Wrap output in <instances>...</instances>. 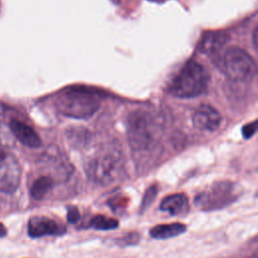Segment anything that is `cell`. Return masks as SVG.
<instances>
[{
  "label": "cell",
  "instance_id": "obj_1",
  "mask_svg": "<svg viewBox=\"0 0 258 258\" xmlns=\"http://www.w3.org/2000/svg\"><path fill=\"white\" fill-rule=\"evenodd\" d=\"M55 104L62 115L86 119L97 112L100 106V98L96 92L76 87L60 92L56 97Z\"/></svg>",
  "mask_w": 258,
  "mask_h": 258
},
{
  "label": "cell",
  "instance_id": "obj_2",
  "mask_svg": "<svg viewBox=\"0 0 258 258\" xmlns=\"http://www.w3.org/2000/svg\"><path fill=\"white\" fill-rule=\"evenodd\" d=\"M209 85V75L206 69L197 61H188L170 86V93L182 99L195 98L204 94Z\"/></svg>",
  "mask_w": 258,
  "mask_h": 258
},
{
  "label": "cell",
  "instance_id": "obj_3",
  "mask_svg": "<svg viewBox=\"0 0 258 258\" xmlns=\"http://www.w3.org/2000/svg\"><path fill=\"white\" fill-rule=\"evenodd\" d=\"M157 132L158 126L148 113L136 111L128 117L127 136L133 150L145 151L152 149L157 140Z\"/></svg>",
  "mask_w": 258,
  "mask_h": 258
},
{
  "label": "cell",
  "instance_id": "obj_4",
  "mask_svg": "<svg viewBox=\"0 0 258 258\" xmlns=\"http://www.w3.org/2000/svg\"><path fill=\"white\" fill-rule=\"evenodd\" d=\"M242 189L230 180L214 182L195 198V205L202 211L222 210L235 203L241 196Z\"/></svg>",
  "mask_w": 258,
  "mask_h": 258
},
{
  "label": "cell",
  "instance_id": "obj_5",
  "mask_svg": "<svg viewBox=\"0 0 258 258\" xmlns=\"http://www.w3.org/2000/svg\"><path fill=\"white\" fill-rule=\"evenodd\" d=\"M122 165V153L115 147L110 146L102 149L96 156L91 158L85 165L87 175L99 183H109Z\"/></svg>",
  "mask_w": 258,
  "mask_h": 258
},
{
  "label": "cell",
  "instance_id": "obj_6",
  "mask_svg": "<svg viewBox=\"0 0 258 258\" xmlns=\"http://www.w3.org/2000/svg\"><path fill=\"white\" fill-rule=\"evenodd\" d=\"M222 68L225 75L235 82H246L252 79L256 72L253 58L242 48L229 47L222 59Z\"/></svg>",
  "mask_w": 258,
  "mask_h": 258
},
{
  "label": "cell",
  "instance_id": "obj_7",
  "mask_svg": "<svg viewBox=\"0 0 258 258\" xmlns=\"http://www.w3.org/2000/svg\"><path fill=\"white\" fill-rule=\"evenodd\" d=\"M21 180V166L17 158L6 148L0 147V191L13 194Z\"/></svg>",
  "mask_w": 258,
  "mask_h": 258
},
{
  "label": "cell",
  "instance_id": "obj_8",
  "mask_svg": "<svg viewBox=\"0 0 258 258\" xmlns=\"http://www.w3.org/2000/svg\"><path fill=\"white\" fill-rule=\"evenodd\" d=\"M67 232V227L60 222L44 217H31L27 223V233L31 238L44 236H60Z\"/></svg>",
  "mask_w": 258,
  "mask_h": 258
},
{
  "label": "cell",
  "instance_id": "obj_9",
  "mask_svg": "<svg viewBox=\"0 0 258 258\" xmlns=\"http://www.w3.org/2000/svg\"><path fill=\"white\" fill-rule=\"evenodd\" d=\"M221 122L219 112L210 105L200 106L194 113L192 123L196 128L203 131L216 130Z\"/></svg>",
  "mask_w": 258,
  "mask_h": 258
},
{
  "label": "cell",
  "instance_id": "obj_10",
  "mask_svg": "<svg viewBox=\"0 0 258 258\" xmlns=\"http://www.w3.org/2000/svg\"><path fill=\"white\" fill-rule=\"evenodd\" d=\"M9 128L15 139L19 140L25 146L31 148H37L41 145V140L38 134L25 123L13 119L9 123Z\"/></svg>",
  "mask_w": 258,
  "mask_h": 258
},
{
  "label": "cell",
  "instance_id": "obj_11",
  "mask_svg": "<svg viewBox=\"0 0 258 258\" xmlns=\"http://www.w3.org/2000/svg\"><path fill=\"white\" fill-rule=\"evenodd\" d=\"M159 208L171 216H184L189 211V203L184 194H172L161 201Z\"/></svg>",
  "mask_w": 258,
  "mask_h": 258
},
{
  "label": "cell",
  "instance_id": "obj_12",
  "mask_svg": "<svg viewBox=\"0 0 258 258\" xmlns=\"http://www.w3.org/2000/svg\"><path fill=\"white\" fill-rule=\"evenodd\" d=\"M186 231V226L182 223L159 224L150 229L149 234L152 238L157 240H165L181 235Z\"/></svg>",
  "mask_w": 258,
  "mask_h": 258
},
{
  "label": "cell",
  "instance_id": "obj_13",
  "mask_svg": "<svg viewBox=\"0 0 258 258\" xmlns=\"http://www.w3.org/2000/svg\"><path fill=\"white\" fill-rule=\"evenodd\" d=\"M228 38V35L224 32H208L203 36V39L200 43V49L204 53H216L226 44Z\"/></svg>",
  "mask_w": 258,
  "mask_h": 258
},
{
  "label": "cell",
  "instance_id": "obj_14",
  "mask_svg": "<svg viewBox=\"0 0 258 258\" xmlns=\"http://www.w3.org/2000/svg\"><path fill=\"white\" fill-rule=\"evenodd\" d=\"M54 181L50 176L41 175L33 180L29 191L32 199L36 201H41L47 197L48 194L51 192L53 188Z\"/></svg>",
  "mask_w": 258,
  "mask_h": 258
},
{
  "label": "cell",
  "instance_id": "obj_15",
  "mask_svg": "<svg viewBox=\"0 0 258 258\" xmlns=\"http://www.w3.org/2000/svg\"><path fill=\"white\" fill-rule=\"evenodd\" d=\"M119 226V221L114 218L107 217L105 215H96L92 217V219L88 223L89 228H93L95 230L100 231H109L117 229Z\"/></svg>",
  "mask_w": 258,
  "mask_h": 258
},
{
  "label": "cell",
  "instance_id": "obj_16",
  "mask_svg": "<svg viewBox=\"0 0 258 258\" xmlns=\"http://www.w3.org/2000/svg\"><path fill=\"white\" fill-rule=\"evenodd\" d=\"M158 194V187L156 184H151L144 192V196L142 198L141 201V205H140V213H143L144 211H146L151 204L154 202V200L156 199Z\"/></svg>",
  "mask_w": 258,
  "mask_h": 258
},
{
  "label": "cell",
  "instance_id": "obj_17",
  "mask_svg": "<svg viewBox=\"0 0 258 258\" xmlns=\"http://www.w3.org/2000/svg\"><path fill=\"white\" fill-rule=\"evenodd\" d=\"M15 138L9 128L4 122L0 121V147L6 148L13 144Z\"/></svg>",
  "mask_w": 258,
  "mask_h": 258
},
{
  "label": "cell",
  "instance_id": "obj_18",
  "mask_svg": "<svg viewBox=\"0 0 258 258\" xmlns=\"http://www.w3.org/2000/svg\"><path fill=\"white\" fill-rule=\"evenodd\" d=\"M129 203V200L127 197H124L122 195H118L116 197H112L108 201V205L112 209V211L116 213H121V211L125 210L127 208V205Z\"/></svg>",
  "mask_w": 258,
  "mask_h": 258
},
{
  "label": "cell",
  "instance_id": "obj_19",
  "mask_svg": "<svg viewBox=\"0 0 258 258\" xmlns=\"http://www.w3.org/2000/svg\"><path fill=\"white\" fill-rule=\"evenodd\" d=\"M139 240H140V235L136 232H131L126 234L123 238H120L119 244L122 246H131V245L137 244Z\"/></svg>",
  "mask_w": 258,
  "mask_h": 258
},
{
  "label": "cell",
  "instance_id": "obj_20",
  "mask_svg": "<svg viewBox=\"0 0 258 258\" xmlns=\"http://www.w3.org/2000/svg\"><path fill=\"white\" fill-rule=\"evenodd\" d=\"M81 219V213L75 206H69L67 211V220L70 224H77Z\"/></svg>",
  "mask_w": 258,
  "mask_h": 258
},
{
  "label": "cell",
  "instance_id": "obj_21",
  "mask_svg": "<svg viewBox=\"0 0 258 258\" xmlns=\"http://www.w3.org/2000/svg\"><path fill=\"white\" fill-rule=\"evenodd\" d=\"M243 135L245 138H250L254 135V133L256 132V122H253L251 124H247L244 128H243Z\"/></svg>",
  "mask_w": 258,
  "mask_h": 258
},
{
  "label": "cell",
  "instance_id": "obj_22",
  "mask_svg": "<svg viewBox=\"0 0 258 258\" xmlns=\"http://www.w3.org/2000/svg\"><path fill=\"white\" fill-rule=\"evenodd\" d=\"M6 234H7V230H6L5 226L2 223H0V238L5 237Z\"/></svg>",
  "mask_w": 258,
  "mask_h": 258
},
{
  "label": "cell",
  "instance_id": "obj_23",
  "mask_svg": "<svg viewBox=\"0 0 258 258\" xmlns=\"http://www.w3.org/2000/svg\"><path fill=\"white\" fill-rule=\"evenodd\" d=\"M257 32H258V29L255 28L254 33H253V43H254L253 45L255 48H257Z\"/></svg>",
  "mask_w": 258,
  "mask_h": 258
}]
</instances>
